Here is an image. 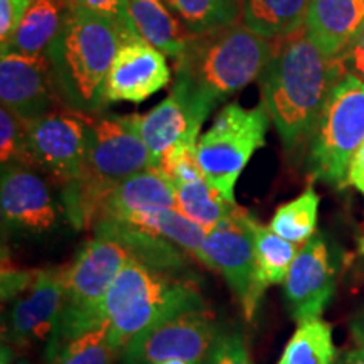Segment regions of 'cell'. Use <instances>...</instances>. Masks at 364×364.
Here are the masks:
<instances>
[{
    "label": "cell",
    "instance_id": "6da1fadb",
    "mask_svg": "<svg viewBox=\"0 0 364 364\" xmlns=\"http://www.w3.org/2000/svg\"><path fill=\"white\" fill-rule=\"evenodd\" d=\"M339 59H331L309 38L306 27L280 39L260 76L262 105L289 150L307 142L331 91L343 78Z\"/></svg>",
    "mask_w": 364,
    "mask_h": 364
},
{
    "label": "cell",
    "instance_id": "7a4b0ae2",
    "mask_svg": "<svg viewBox=\"0 0 364 364\" xmlns=\"http://www.w3.org/2000/svg\"><path fill=\"white\" fill-rule=\"evenodd\" d=\"M81 113V112H80ZM88 132L83 174L63 188L65 215L76 230L95 226L107 198L136 172L152 167L139 134V115L81 113Z\"/></svg>",
    "mask_w": 364,
    "mask_h": 364
},
{
    "label": "cell",
    "instance_id": "3957f363",
    "mask_svg": "<svg viewBox=\"0 0 364 364\" xmlns=\"http://www.w3.org/2000/svg\"><path fill=\"white\" fill-rule=\"evenodd\" d=\"M277 46L243 22L193 36L174 61L176 85L209 110L258 80Z\"/></svg>",
    "mask_w": 364,
    "mask_h": 364
},
{
    "label": "cell",
    "instance_id": "277c9868",
    "mask_svg": "<svg viewBox=\"0 0 364 364\" xmlns=\"http://www.w3.org/2000/svg\"><path fill=\"white\" fill-rule=\"evenodd\" d=\"M130 38L135 34L129 27L73 4L61 34L48 53L66 108L93 115L107 107L105 81L117 51Z\"/></svg>",
    "mask_w": 364,
    "mask_h": 364
},
{
    "label": "cell",
    "instance_id": "5b68a950",
    "mask_svg": "<svg viewBox=\"0 0 364 364\" xmlns=\"http://www.w3.org/2000/svg\"><path fill=\"white\" fill-rule=\"evenodd\" d=\"M130 260H136V252L127 236L124 223L115 220L95 223L93 238L66 268L61 317L48 341L46 354L107 322L105 299L118 273Z\"/></svg>",
    "mask_w": 364,
    "mask_h": 364
},
{
    "label": "cell",
    "instance_id": "8992f818",
    "mask_svg": "<svg viewBox=\"0 0 364 364\" xmlns=\"http://www.w3.org/2000/svg\"><path fill=\"white\" fill-rule=\"evenodd\" d=\"M201 309L206 306L194 277L130 260L108 290L103 312L112 344L122 353L140 332L179 314Z\"/></svg>",
    "mask_w": 364,
    "mask_h": 364
},
{
    "label": "cell",
    "instance_id": "52a82bcc",
    "mask_svg": "<svg viewBox=\"0 0 364 364\" xmlns=\"http://www.w3.org/2000/svg\"><path fill=\"white\" fill-rule=\"evenodd\" d=\"M270 115L263 105L248 110L230 103L199 136L196 159L204 179L228 203H236V182L253 154L265 145Z\"/></svg>",
    "mask_w": 364,
    "mask_h": 364
},
{
    "label": "cell",
    "instance_id": "ba28073f",
    "mask_svg": "<svg viewBox=\"0 0 364 364\" xmlns=\"http://www.w3.org/2000/svg\"><path fill=\"white\" fill-rule=\"evenodd\" d=\"M364 142V81L344 73L324 105L314 132L311 167L316 179L343 188Z\"/></svg>",
    "mask_w": 364,
    "mask_h": 364
},
{
    "label": "cell",
    "instance_id": "9c48e42d",
    "mask_svg": "<svg viewBox=\"0 0 364 364\" xmlns=\"http://www.w3.org/2000/svg\"><path fill=\"white\" fill-rule=\"evenodd\" d=\"M221 332L208 309L179 314L136 334L122 349L118 363L161 364L184 359L191 364H206Z\"/></svg>",
    "mask_w": 364,
    "mask_h": 364
},
{
    "label": "cell",
    "instance_id": "30bf717a",
    "mask_svg": "<svg viewBox=\"0 0 364 364\" xmlns=\"http://www.w3.org/2000/svg\"><path fill=\"white\" fill-rule=\"evenodd\" d=\"M86 152L88 132L80 112L61 108L27 122L26 167L44 172L63 188L83 174Z\"/></svg>",
    "mask_w": 364,
    "mask_h": 364
},
{
    "label": "cell",
    "instance_id": "8fae6325",
    "mask_svg": "<svg viewBox=\"0 0 364 364\" xmlns=\"http://www.w3.org/2000/svg\"><path fill=\"white\" fill-rule=\"evenodd\" d=\"M255 218L236 206L230 216L218 223L203 243V265L220 270L252 321L260 306L255 287Z\"/></svg>",
    "mask_w": 364,
    "mask_h": 364
},
{
    "label": "cell",
    "instance_id": "7c38bea8",
    "mask_svg": "<svg viewBox=\"0 0 364 364\" xmlns=\"http://www.w3.org/2000/svg\"><path fill=\"white\" fill-rule=\"evenodd\" d=\"M211 112L174 83L169 97L139 115V134L147 145L152 167L159 169L167 157L196 152L199 132Z\"/></svg>",
    "mask_w": 364,
    "mask_h": 364
},
{
    "label": "cell",
    "instance_id": "4fadbf2b",
    "mask_svg": "<svg viewBox=\"0 0 364 364\" xmlns=\"http://www.w3.org/2000/svg\"><path fill=\"white\" fill-rule=\"evenodd\" d=\"M0 100L2 107L31 122L61 110L53 63L49 54L2 53L0 56Z\"/></svg>",
    "mask_w": 364,
    "mask_h": 364
},
{
    "label": "cell",
    "instance_id": "5bb4252c",
    "mask_svg": "<svg viewBox=\"0 0 364 364\" xmlns=\"http://www.w3.org/2000/svg\"><path fill=\"white\" fill-rule=\"evenodd\" d=\"M59 208L49 182L39 171L21 164L2 166L0 211L4 228L24 235L48 233L56 226Z\"/></svg>",
    "mask_w": 364,
    "mask_h": 364
},
{
    "label": "cell",
    "instance_id": "9a60e30c",
    "mask_svg": "<svg viewBox=\"0 0 364 364\" xmlns=\"http://www.w3.org/2000/svg\"><path fill=\"white\" fill-rule=\"evenodd\" d=\"M336 275L338 268L324 236L314 235L299 248L284 282L287 304L297 324L321 318L336 292Z\"/></svg>",
    "mask_w": 364,
    "mask_h": 364
},
{
    "label": "cell",
    "instance_id": "2e32d148",
    "mask_svg": "<svg viewBox=\"0 0 364 364\" xmlns=\"http://www.w3.org/2000/svg\"><path fill=\"white\" fill-rule=\"evenodd\" d=\"M66 289V268L39 270L26 297L14 300L4 326V338L14 348L51 339L61 317Z\"/></svg>",
    "mask_w": 364,
    "mask_h": 364
},
{
    "label": "cell",
    "instance_id": "e0dca14e",
    "mask_svg": "<svg viewBox=\"0 0 364 364\" xmlns=\"http://www.w3.org/2000/svg\"><path fill=\"white\" fill-rule=\"evenodd\" d=\"M167 56L139 36L127 39L113 59L107 81L105 102L142 103L171 83Z\"/></svg>",
    "mask_w": 364,
    "mask_h": 364
},
{
    "label": "cell",
    "instance_id": "ac0fdd59",
    "mask_svg": "<svg viewBox=\"0 0 364 364\" xmlns=\"http://www.w3.org/2000/svg\"><path fill=\"white\" fill-rule=\"evenodd\" d=\"M364 26V0H311L306 31L322 54L339 59Z\"/></svg>",
    "mask_w": 364,
    "mask_h": 364
},
{
    "label": "cell",
    "instance_id": "d6986e66",
    "mask_svg": "<svg viewBox=\"0 0 364 364\" xmlns=\"http://www.w3.org/2000/svg\"><path fill=\"white\" fill-rule=\"evenodd\" d=\"M176 204L177 194L174 184L161 169L149 167L130 176L108 196L100 220L125 221L136 213L150 211V209H176Z\"/></svg>",
    "mask_w": 364,
    "mask_h": 364
},
{
    "label": "cell",
    "instance_id": "ffe728a7",
    "mask_svg": "<svg viewBox=\"0 0 364 364\" xmlns=\"http://www.w3.org/2000/svg\"><path fill=\"white\" fill-rule=\"evenodd\" d=\"M127 19L135 36L176 61L193 38L164 0H129Z\"/></svg>",
    "mask_w": 364,
    "mask_h": 364
},
{
    "label": "cell",
    "instance_id": "44dd1931",
    "mask_svg": "<svg viewBox=\"0 0 364 364\" xmlns=\"http://www.w3.org/2000/svg\"><path fill=\"white\" fill-rule=\"evenodd\" d=\"M71 0H33L2 53L48 54L70 16Z\"/></svg>",
    "mask_w": 364,
    "mask_h": 364
},
{
    "label": "cell",
    "instance_id": "7402d4cb",
    "mask_svg": "<svg viewBox=\"0 0 364 364\" xmlns=\"http://www.w3.org/2000/svg\"><path fill=\"white\" fill-rule=\"evenodd\" d=\"M311 0H241V21L268 41H280L306 27Z\"/></svg>",
    "mask_w": 364,
    "mask_h": 364
},
{
    "label": "cell",
    "instance_id": "603a6c76",
    "mask_svg": "<svg viewBox=\"0 0 364 364\" xmlns=\"http://www.w3.org/2000/svg\"><path fill=\"white\" fill-rule=\"evenodd\" d=\"M255 235V287L263 297L270 285L284 284L290 267L299 253V245L290 243L275 233L270 226L253 221Z\"/></svg>",
    "mask_w": 364,
    "mask_h": 364
},
{
    "label": "cell",
    "instance_id": "cb8c5ba5",
    "mask_svg": "<svg viewBox=\"0 0 364 364\" xmlns=\"http://www.w3.org/2000/svg\"><path fill=\"white\" fill-rule=\"evenodd\" d=\"M122 223H129L132 226L161 236L203 263V243L206 231L177 209H150V211L136 213Z\"/></svg>",
    "mask_w": 364,
    "mask_h": 364
},
{
    "label": "cell",
    "instance_id": "d4e9b609",
    "mask_svg": "<svg viewBox=\"0 0 364 364\" xmlns=\"http://www.w3.org/2000/svg\"><path fill=\"white\" fill-rule=\"evenodd\" d=\"M191 36L231 26L241 19V0H164Z\"/></svg>",
    "mask_w": 364,
    "mask_h": 364
},
{
    "label": "cell",
    "instance_id": "484cf974",
    "mask_svg": "<svg viewBox=\"0 0 364 364\" xmlns=\"http://www.w3.org/2000/svg\"><path fill=\"white\" fill-rule=\"evenodd\" d=\"M176 194L177 211L201 226L206 233L226 216H230L231 211L238 206L236 203H228L226 199H223L204 177L176 186Z\"/></svg>",
    "mask_w": 364,
    "mask_h": 364
},
{
    "label": "cell",
    "instance_id": "4316f807",
    "mask_svg": "<svg viewBox=\"0 0 364 364\" xmlns=\"http://www.w3.org/2000/svg\"><path fill=\"white\" fill-rule=\"evenodd\" d=\"M332 327L322 318L299 324L277 364H334Z\"/></svg>",
    "mask_w": 364,
    "mask_h": 364
},
{
    "label": "cell",
    "instance_id": "83f0119b",
    "mask_svg": "<svg viewBox=\"0 0 364 364\" xmlns=\"http://www.w3.org/2000/svg\"><path fill=\"white\" fill-rule=\"evenodd\" d=\"M118 354L110 341V327L105 322L46 354V364H115Z\"/></svg>",
    "mask_w": 364,
    "mask_h": 364
},
{
    "label": "cell",
    "instance_id": "f1b7e54d",
    "mask_svg": "<svg viewBox=\"0 0 364 364\" xmlns=\"http://www.w3.org/2000/svg\"><path fill=\"white\" fill-rule=\"evenodd\" d=\"M321 198L312 188L290 203L282 204L272 218L270 228L282 238L294 245H304L312 238L317 228Z\"/></svg>",
    "mask_w": 364,
    "mask_h": 364
},
{
    "label": "cell",
    "instance_id": "f546056e",
    "mask_svg": "<svg viewBox=\"0 0 364 364\" xmlns=\"http://www.w3.org/2000/svg\"><path fill=\"white\" fill-rule=\"evenodd\" d=\"M27 122L9 110L0 108V161L2 166L21 164L26 166Z\"/></svg>",
    "mask_w": 364,
    "mask_h": 364
},
{
    "label": "cell",
    "instance_id": "4dcf8cb0",
    "mask_svg": "<svg viewBox=\"0 0 364 364\" xmlns=\"http://www.w3.org/2000/svg\"><path fill=\"white\" fill-rule=\"evenodd\" d=\"M206 364H253L240 331H223Z\"/></svg>",
    "mask_w": 364,
    "mask_h": 364
},
{
    "label": "cell",
    "instance_id": "1f68e13d",
    "mask_svg": "<svg viewBox=\"0 0 364 364\" xmlns=\"http://www.w3.org/2000/svg\"><path fill=\"white\" fill-rule=\"evenodd\" d=\"M38 272H26L12 267L11 262L4 257L2 263V300H12L21 297L22 292L29 290L36 280Z\"/></svg>",
    "mask_w": 364,
    "mask_h": 364
},
{
    "label": "cell",
    "instance_id": "d6a6232c",
    "mask_svg": "<svg viewBox=\"0 0 364 364\" xmlns=\"http://www.w3.org/2000/svg\"><path fill=\"white\" fill-rule=\"evenodd\" d=\"M33 0H0V46H6L19 27Z\"/></svg>",
    "mask_w": 364,
    "mask_h": 364
},
{
    "label": "cell",
    "instance_id": "836d02e7",
    "mask_svg": "<svg viewBox=\"0 0 364 364\" xmlns=\"http://www.w3.org/2000/svg\"><path fill=\"white\" fill-rule=\"evenodd\" d=\"M75 6L85 7L91 12H97L100 16L108 17V19L118 22V24L129 27V19H127V6L129 0H71ZM134 33V31H132Z\"/></svg>",
    "mask_w": 364,
    "mask_h": 364
},
{
    "label": "cell",
    "instance_id": "e575fe53",
    "mask_svg": "<svg viewBox=\"0 0 364 364\" xmlns=\"http://www.w3.org/2000/svg\"><path fill=\"white\" fill-rule=\"evenodd\" d=\"M339 63L344 73H349V75H354L356 78L364 81V26L359 31L356 39L339 58Z\"/></svg>",
    "mask_w": 364,
    "mask_h": 364
},
{
    "label": "cell",
    "instance_id": "d590c367",
    "mask_svg": "<svg viewBox=\"0 0 364 364\" xmlns=\"http://www.w3.org/2000/svg\"><path fill=\"white\" fill-rule=\"evenodd\" d=\"M348 184H351L353 188H356L364 196V142L358 149V152L354 154L351 166H349Z\"/></svg>",
    "mask_w": 364,
    "mask_h": 364
},
{
    "label": "cell",
    "instance_id": "8d00e7d4",
    "mask_svg": "<svg viewBox=\"0 0 364 364\" xmlns=\"http://www.w3.org/2000/svg\"><path fill=\"white\" fill-rule=\"evenodd\" d=\"M351 334L356 343L359 344V348L364 349V307L359 309L356 312V316L351 318Z\"/></svg>",
    "mask_w": 364,
    "mask_h": 364
},
{
    "label": "cell",
    "instance_id": "74e56055",
    "mask_svg": "<svg viewBox=\"0 0 364 364\" xmlns=\"http://www.w3.org/2000/svg\"><path fill=\"white\" fill-rule=\"evenodd\" d=\"M336 364H364V349L358 348L351 353L344 354Z\"/></svg>",
    "mask_w": 364,
    "mask_h": 364
},
{
    "label": "cell",
    "instance_id": "f35d334b",
    "mask_svg": "<svg viewBox=\"0 0 364 364\" xmlns=\"http://www.w3.org/2000/svg\"><path fill=\"white\" fill-rule=\"evenodd\" d=\"M2 356L7 358V361H6V359H2V364H33V363L29 361V359H26V358L14 359V361H12L11 348H6V346H2Z\"/></svg>",
    "mask_w": 364,
    "mask_h": 364
},
{
    "label": "cell",
    "instance_id": "ab89813d",
    "mask_svg": "<svg viewBox=\"0 0 364 364\" xmlns=\"http://www.w3.org/2000/svg\"><path fill=\"white\" fill-rule=\"evenodd\" d=\"M161 364H191V363L184 361V359H172V361H166V363H161Z\"/></svg>",
    "mask_w": 364,
    "mask_h": 364
},
{
    "label": "cell",
    "instance_id": "60d3db41",
    "mask_svg": "<svg viewBox=\"0 0 364 364\" xmlns=\"http://www.w3.org/2000/svg\"><path fill=\"white\" fill-rule=\"evenodd\" d=\"M361 255L364 257V236H363V241H361Z\"/></svg>",
    "mask_w": 364,
    "mask_h": 364
}]
</instances>
